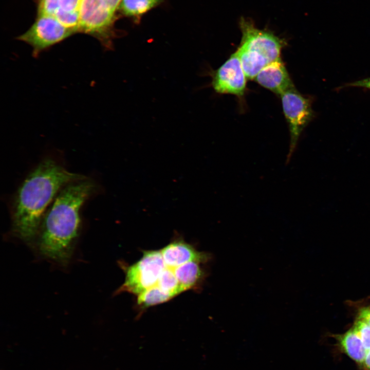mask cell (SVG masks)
<instances>
[{
	"instance_id": "cell-8",
	"label": "cell",
	"mask_w": 370,
	"mask_h": 370,
	"mask_svg": "<svg viewBox=\"0 0 370 370\" xmlns=\"http://www.w3.org/2000/svg\"><path fill=\"white\" fill-rule=\"evenodd\" d=\"M211 75V85L217 93L244 95L247 77L236 51Z\"/></svg>"
},
{
	"instance_id": "cell-7",
	"label": "cell",
	"mask_w": 370,
	"mask_h": 370,
	"mask_svg": "<svg viewBox=\"0 0 370 370\" xmlns=\"http://www.w3.org/2000/svg\"><path fill=\"white\" fill-rule=\"evenodd\" d=\"M280 96L290 134L288 161L295 149L301 132L312 119L313 112L309 99L300 94L295 87L285 91Z\"/></svg>"
},
{
	"instance_id": "cell-17",
	"label": "cell",
	"mask_w": 370,
	"mask_h": 370,
	"mask_svg": "<svg viewBox=\"0 0 370 370\" xmlns=\"http://www.w3.org/2000/svg\"><path fill=\"white\" fill-rule=\"evenodd\" d=\"M353 329L360 338L367 350L370 349V326L358 319L355 322Z\"/></svg>"
},
{
	"instance_id": "cell-9",
	"label": "cell",
	"mask_w": 370,
	"mask_h": 370,
	"mask_svg": "<svg viewBox=\"0 0 370 370\" xmlns=\"http://www.w3.org/2000/svg\"><path fill=\"white\" fill-rule=\"evenodd\" d=\"M81 2V0H37V14L53 16L78 33Z\"/></svg>"
},
{
	"instance_id": "cell-5",
	"label": "cell",
	"mask_w": 370,
	"mask_h": 370,
	"mask_svg": "<svg viewBox=\"0 0 370 370\" xmlns=\"http://www.w3.org/2000/svg\"><path fill=\"white\" fill-rule=\"evenodd\" d=\"M160 250L143 251L142 257L126 267L123 284L115 292H128L139 295L157 284L159 276L165 268Z\"/></svg>"
},
{
	"instance_id": "cell-3",
	"label": "cell",
	"mask_w": 370,
	"mask_h": 370,
	"mask_svg": "<svg viewBox=\"0 0 370 370\" xmlns=\"http://www.w3.org/2000/svg\"><path fill=\"white\" fill-rule=\"evenodd\" d=\"M242 39L236 52L247 78L253 79L267 65L280 58L284 41L253 22L242 17L239 21Z\"/></svg>"
},
{
	"instance_id": "cell-19",
	"label": "cell",
	"mask_w": 370,
	"mask_h": 370,
	"mask_svg": "<svg viewBox=\"0 0 370 370\" xmlns=\"http://www.w3.org/2000/svg\"><path fill=\"white\" fill-rule=\"evenodd\" d=\"M346 86L361 87L370 89V78L363 79L348 83Z\"/></svg>"
},
{
	"instance_id": "cell-21",
	"label": "cell",
	"mask_w": 370,
	"mask_h": 370,
	"mask_svg": "<svg viewBox=\"0 0 370 370\" xmlns=\"http://www.w3.org/2000/svg\"><path fill=\"white\" fill-rule=\"evenodd\" d=\"M362 365L367 370H370V349L367 350L366 357Z\"/></svg>"
},
{
	"instance_id": "cell-10",
	"label": "cell",
	"mask_w": 370,
	"mask_h": 370,
	"mask_svg": "<svg viewBox=\"0 0 370 370\" xmlns=\"http://www.w3.org/2000/svg\"><path fill=\"white\" fill-rule=\"evenodd\" d=\"M160 252L166 266L172 269L191 262L205 263L210 259L209 254L198 251L181 237L174 239Z\"/></svg>"
},
{
	"instance_id": "cell-2",
	"label": "cell",
	"mask_w": 370,
	"mask_h": 370,
	"mask_svg": "<svg viewBox=\"0 0 370 370\" xmlns=\"http://www.w3.org/2000/svg\"><path fill=\"white\" fill-rule=\"evenodd\" d=\"M86 178L68 171L52 158L42 161L19 187L12 208L13 234L32 246L43 217L59 192L67 184Z\"/></svg>"
},
{
	"instance_id": "cell-15",
	"label": "cell",
	"mask_w": 370,
	"mask_h": 370,
	"mask_svg": "<svg viewBox=\"0 0 370 370\" xmlns=\"http://www.w3.org/2000/svg\"><path fill=\"white\" fill-rule=\"evenodd\" d=\"M172 298L156 285L138 295L137 303L143 307H148L164 303Z\"/></svg>"
},
{
	"instance_id": "cell-20",
	"label": "cell",
	"mask_w": 370,
	"mask_h": 370,
	"mask_svg": "<svg viewBox=\"0 0 370 370\" xmlns=\"http://www.w3.org/2000/svg\"><path fill=\"white\" fill-rule=\"evenodd\" d=\"M114 11L117 12L121 0H103Z\"/></svg>"
},
{
	"instance_id": "cell-4",
	"label": "cell",
	"mask_w": 370,
	"mask_h": 370,
	"mask_svg": "<svg viewBox=\"0 0 370 370\" xmlns=\"http://www.w3.org/2000/svg\"><path fill=\"white\" fill-rule=\"evenodd\" d=\"M116 12L103 0H81L78 33L96 38L107 50L114 49V41L122 33L115 28Z\"/></svg>"
},
{
	"instance_id": "cell-11",
	"label": "cell",
	"mask_w": 370,
	"mask_h": 370,
	"mask_svg": "<svg viewBox=\"0 0 370 370\" xmlns=\"http://www.w3.org/2000/svg\"><path fill=\"white\" fill-rule=\"evenodd\" d=\"M254 79L263 87L280 95L294 88L280 58L265 66Z\"/></svg>"
},
{
	"instance_id": "cell-18",
	"label": "cell",
	"mask_w": 370,
	"mask_h": 370,
	"mask_svg": "<svg viewBox=\"0 0 370 370\" xmlns=\"http://www.w3.org/2000/svg\"><path fill=\"white\" fill-rule=\"evenodd\" d=\"M370 326V307L361 308L358 314V318Z\"/></svg>"
},
{
	"instance_id": "cell-16",
	"label": "cell",
	"mask_w": 370,
	"mask_h": 370,
	"mask_svg": "<svg viewBox=\"0 0 370 370\" xmlns=\"http://www.w3.org/2000/svg\"><path fill=\"white\" fill-rule=\"evenodd\" d=\"M157 285L173 297L183 292L176 277L174 269L167 267L161 273Z\"/></svg>"
},
{
	"instance_id": "cell-14",
	"label": "cell",
	"mask_w": 370,
	"mask_h": 370,
	"mask_svg": "<svg viewBox=\"0 0 370 370\" xmlns=\"http://www.w3.org/2000/svg\"><path fill=\"white\" fill-rule=\"evenodd\" d=\"M165 0H121L118 11L123 16L131 18L135 23L141 17Z\"/></svg>"
},
{
	"instance_id": "cell-13",
	"label": "cell",
	"mask_w": 370,
	"mask_h": 370,
	"mask_svg": "<svg viewBox=\"0 0 370 370\" xmlns=\"http://www.w3.org/2000/svg\"><path fill=\"white\" fill-rule=\"evenodd\" d=\"M341 349L355 362L363 364L367 354L362 340L353 328L337 336Z\"/></svg>"
},
{
	"instance_id": "cell-6",
	"label": "cell",
	"mask_w": 370,
	"mask_h": 370,
	"mask_svg": "<svg viewBox=\"0 0 370 370\" xmlns=\"http://www.w3.org/2000/svg\"><path fill=\"white\" fill-rule=\"evenodd\" d=\"M76 33L53 16L37 14L31 27L16 39L23 41L32 49L34 58L53 46L62 42Z\"/></svg>"
},
{
	"instance_id": "cell-1",
	"label": "cell",
	"mask_w": 370,
	"mask_h": 370,
	"mask_svg": "<svg viewBox=\"0 0 370 370\" xmlns=\"http://www.w3.org/2000/svg\"><path fill=\"white\" fill-rule=\"evenodd\" d=\"M96 190L95 182L86 177L69 183L59 192L31 246L40 257L60 267L69 265L80 234L81 208Z\"/></svg>"
},
{
	"instance_id": "cell-12",
	"label": "cell",
	"mask_w": 370,
	"mask_h": 370,
	"mask_svg": "<svg viewBox=\"0 0 370 370\" xmlns=\"http://www.w3.org/2000/svg\"><path fill=\"white\" fill-rule=\"evenodd\" d=\"M200 264L191 262L174 269L176 277L183 291L196 287L203 279L205 274Z\"/></svg>"
}]
</instances>
